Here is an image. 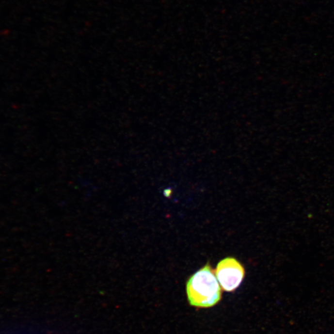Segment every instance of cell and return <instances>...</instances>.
<instances>
[{
	"mask_svg": "<svg viewBox=\"0 0 334 334\" xmlns=\"http://www.w3.org/2000/svg\"><path fill=\"white\" fill-rule=\"evenodd\" d=\"M187 292L191 306L209 308L221 300L222 290L212 267L207 264L188 280Z\"/></svg>",
	"mask_w": 334,
	"mask_h": 334,
	"instance_id": "1",
	"label": "cell"
},
{
	"mask_svg": "<svg viewBox=\"0 0 334 334\" xmlns=\"http://www.w3.org/2000/svg\"><path fill=\"white\" fill-rule=\"evenodd\" d=\"M244 273L240 262L234 257H226L219 262L216 275L223 290L232 292L240 286Z\"/></svg>",
	"mask_w": 334,
	"mask_h": 334,
	"instance_id": "2",
	"label": "cell"
}]
</instances>
